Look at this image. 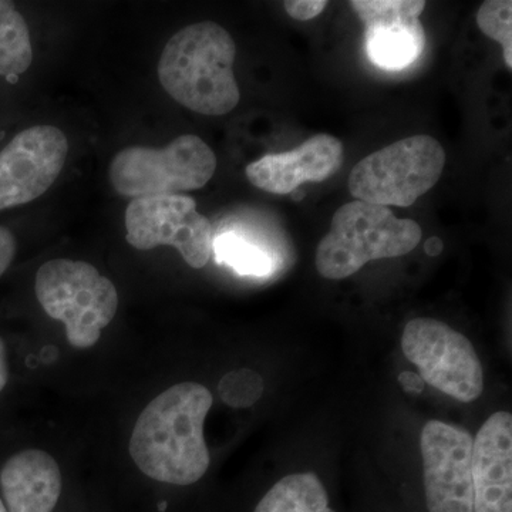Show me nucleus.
<instances>
[{"instance_id": "10", "label": "nucleus", "mask_w": 512, "mask_h": 512, "mask_svg": "<svg viewBox=\"0 0 512 512\" xmlns=\"http://www.w3.org/2000/svg\"><path fill=\"white\" fill-rule=\"evenodd\" d=\"M69 141L60 128L20 131L0 153V211L42 197L62 173Z\"/></svg>"}, {"instance_id": "5", "label": "nucleus", "mask_w": 512, "mask_h": 512, "mask_svg": "<svg viewBox=\"0 0 512 512\" xmlns=\"http://www.w3.org/2000/svg\"><path fill=\"white\" fill-rule=\"evenodd\" d=\"M446 161L436 138L407 137L359 161L350 171L349 191L367 204L410 207L439 183Z\"/></svg>"}, {"instance_id": "16", "label": "nucleus", "mask_w": 512, "mask_h": 512, "mask_svg": "<svg viewBox=\"0 0 512 512\" xmlns=\"http://www.w3.org/2000/svg\"><path fill=\"white\" fill-rule=\"evenodd\" d=\"M32 62L28 23L12 2L0 0V76L16 79Z\"/></svg>"}, {"instance_id": "22", "label": "nucleus", "mask_w": 512, "mask_h": 512, "mask_svg": "<svg viewBox=\"0 0 512 512\" xmlns=\"http://www.w3.org/2000/svg\"><path fill=\"white\" fill-rule=\"evenodd\" d=\"M443 248V244L439 238H431L429 242L426 244V252H429L430 255H437Z\"/></svg>"}, {"instance_id": "9", "label": "nucleus", "mask_w": 512, "mask_h": 512, "mask_svg": "<svg viewBox=\"0 0 512 512\" xmlns=\"http://www.w3.org/2000/svg\"><path fill=\"white\" fill-rule=\"evenodd\" d=\"M473 441L464 427L427 421L420 447L430 512H474Z\"/></svg>"}, {"instance_id": "6", "label": "nucleus", "mask_w": 512, "mask_h": 512, "mask_svg": "<svg viewBox=\"0 0 512 512\" xmlns=\"http://www.w3.org/2000/svg\"><path fill=\"white\" fill-rule=\"evenodd\" d=\"M215 170L217 157L211 147L194 134H184L165 148H124L111 161L109 178L120 195L136 200L200 190Z\"/></svg>"}, {"instance_id": "12", "label": "nucleus", "mask_w": 512, "mask_h": 512, "mask_svg": "<svg viewBox=\"0 0 512 512\" xmlns=\"http://www.w3.org/2000/svg\"><path fill=\"white\" fill-rule=\"evenodd\" d=\"M345 161L339 138L316 134L288 153L266 154L248 165L249 183L271 194H293L303 183H323L338 173Z\"/></svg>"}, {"instance_id": "7", "label": "nucleus", "mask_w": 512, "mask_h": 512, "mask_svg": "<svg viewBox=\"0 0 512 512\" xmlns=\"http://www.w3.org/2000/svg\"><path fill=\"white\" fill-rule=\"evenodd\" d=\"M404 356L419 367L421 379L461 403L484 392V370L473 343L447 323L416 318L404 326Z\"/></svg>"}, {"instance_id": "17", "label": "nucleus", "mask_w": 512, "mask_h": 512, "mask_svg": "<svg viewBox=\"0 0 512 512\" xmlns=\"http://www.w3.org/2000/svg\"><path fill=\"white\" fill-rule=\"evenodd\" d=\"M218 261L234 268L238 274L266 276L274 269V259L265 248L238 232H224L212 241Z\"/></svg>"}, {"instance_id": "15", "label": "nucleus", "mask_w": 512, "mask_h": 512, "mask_svg": "<svg viewBox=\"0 0 512 512\" xmlns=\"http://www.w3.org/2000/svg\"><path fill=\"white\" fill-rule=\"evenodd\" d=\"M254 512H336L315 473L289 474L265 494Z\"/></svg>"}, {"instance_id": "21", "label": "nucleus", "mask_w": 512, "mask_h": 512, "mask_svg": "<svg viewBox=\"0 0 512 512\" xmlns=\"http://www.w3.org/2000/svg\"><path fill=\"white\" fill-rule=\"evenodd\" d=\"M9 379L8 356H6V348L3 340L0 339V393L5 389Z\"/></svg>"}, {"instance_id": "23", "label": "nucleus", "mask_w": 512, "mask_h": 512, "mask_svg": "<svg viewBox=\"0 0 512 512\" xmlns=\"http://www.w3.org/2000/svg\"><path fill=\"white\" fill-rule=\"evenodd\" d=\"M0 512H8V511H6L5 504H3L2 500H0Z\"/></svg>"}, {"instance_id": "11", "label": "nucleus", "mask_w": 512, "mask_h": 512, "mask_svg": "<svg viewBox=\"0 0 512 512\" xmlns=\"http://www.w3.org/2000/svg\"><path fill=\"white\" fill-rule=\"evenodd\" d=\"M350 6L366 25L367 55L376 66L402 70L426 47L419 16L424 0H353Z\"/></svg>"}, {"instance_id": "20", "label": "nucleus", "mask_w": 512, "mask_h": 512, "mask_svg": "<svg viewBox=\"0 0 512 512\" xmlns=\"http://www.w3.org/2000/svg\"><path fill=\"white\" fill-rule=\"evenodd\" d=\"M16 255L15 235L8 228L0 227V276L8 271Z\"/></svg>"}, {"instance_id": "3", "label": "nucleus", "mask_w": 512, "mask_h": 512, "mask_svg": "<svg viewBox=\"0 0 512 512\" xmlns=\"http://www.w3.org/2000/svg\"><path fill=\"white\" fill-rule=\"evenodd\" d=\"M423 231L413 220H400L390 208L350 201L333 214L330 231L316 249L315 265L323 278H349L367 262L410 254Z\"/></svg>"}, {"instance_id": "8", "label": "nucleus", "mask_w": 512, "mask_h": 512, "mask_svg": "<svg viewBox=\"0 0 512 512\" xmlns=\"http://www.w3.org/2000/svg\"><path fill=\"white\" fill-rule=\"evenodd\" d=\"M126 239L131 247L150 251L168 245L178 249L191 268L211 258L214 232L210 220L187 195H157L131 200L126 211Z\"/></svg>"}, {"instance_id": "1", "label": "nucleus", "mask_w": 512, "mask_h": 512, "mask_svg": "<svg viewBox=\"0 0 512 512\" xmlns=\"http://www.w3.org/2000/svg\"><path fill=\"white\" fill-rule=\"evenodd\" d=\"M211 406L212 394L200 383H178L158 394L138 416L128 444L143 474L173 485L200 481L211 463L204 439Z\"/></svg>"}, {"instance_id": "13", "label": "nucleus", "mask_w": 512, "mask_h": 512, "mask_svg": "<svg viewBox=\"0 0 512 512\" xmlns=\"http://www.w3.org/2000/svg\"><path fill=\"white\" fill-rule=\"evenodd\" d=\"M474 512H512V416L488 417L473 441Z\"/></svg>"}, {"instance_id": "14", "label": "nucleus", "mask_w": 512, "mask_h": 512, "mask_svg": "<svg viewBox=\"0 0 512 512\" xmlns=\"http://www.w3.org/2000/svg\"><path fill=\"white\" fill-rule=\"evenodd\" d=\"M0 487L8 512H53L62 494V474L46 451L23 450L3 466Z\"/></svg>"}, {"instance_id": "2", "label": "nucleus", "mask_w": 512, "mask_h": 512, "mask_svg": "<svg viewBox=\"0 0 512 512\" xmlns=\"http://www.w3.org/2000/svg\"><path fill=\"white\" fill-rule=\"evenodd\" d=\"M237 46L214 22H200L175 33L158 62V80L185 109L204 116L231 113L241 100L235 80Z\"/></svg>"}, {"instance_id": "18", "label": "nucleus", "mask_w": 512, "mask_h": 512, "mask_svg": "<svg viewBox=\"0 0 512 512\" xmlns=\"http://www.w3.org/2000/svg\"><path fill=\"white\" fill-rule=\"evenodd\" d=\"M477 25L481 32L501 43L504 60L512 69V2L511 0H487L477 13Z\"/></svg>"}, {"instance_id": "4", "label": "nucleus", "mask_w": 512, "mask_h": 512, "mask_svg": "<svg viewBox=\"0 0 512 512\" xmlns=\"http://www.w3.org/2000/svg\"><path fill=\"white\" fill-rule=\"evenodd\" d=\"M35 289L37 301L50 318L64 323L67 342L76 349L93 348L119 309L116 286L83 261L46 262L37 271Z\"/></svg>"}, {"instance_id": "19", "label": "nucleus", "mask_w": 512, "mask_h": 512, "mask_svg": "<svg viewBox=\"0 0 512 512\" xmlns=\"http://www.w3.org/2000/svg\"><path fill=\"white\" fill-rule=\"evenodd\" d=\"M284 6L286 13L292 19L305 22L319 16L328 6V2L326 0H286Z\"/></svg>"}]
</instances>
